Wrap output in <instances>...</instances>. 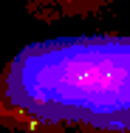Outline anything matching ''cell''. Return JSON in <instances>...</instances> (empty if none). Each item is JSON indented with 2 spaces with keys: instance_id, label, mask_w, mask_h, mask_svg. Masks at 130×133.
<instances>
[{
  "instance_id": "cell-1",
  "label": "cell",
  "mask_w": 130,
  "mask_h": 133,
  "mask_svg": "<svg viewBox=\"0 0 130 133\" xmlns=\"http://www.w3.org/2000/svg\"><path fill=\"white\" fill-rule=\"evenodd\" d=\"M6 91L17 108L40 119L130 130V40L34 43L11 62Z\"/></svg>"
}]
</instances>
